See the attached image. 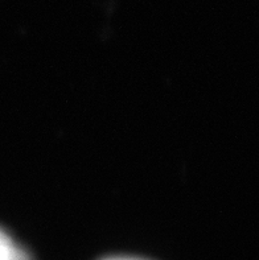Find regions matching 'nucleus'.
Returning a JSON list of instances; mask_svg holds the SVG:
<instances>
[{
    "mask_svg": "<svg viewBox=\"0 0 259 260\" xmlns=\"http://www.w3.org/2000/svg\"><path fill=\"white\" fill-rule=\"evenodd\" d=\"M0 255L8 260H30L24 251L20 250L3 231H0Z\"/></svg>",
    "mask_w": 259,
    "mask_h": 260,
    "instance_id": "nucleus-1",
    "label": "nucleus"
},
{
    "mask_svg": "<svg viewBox=\"0 0 259 260\" xmlns=\"http://www.w3.org/2000/svg\"><path fill=\"white\" fill-rule=\"evenodd\" d=\"M0 260H8V259H7V257H4V256H2V255H0Z\"/></svg>",
    "mask_w": 259,
    "mask_h": 260,
    "instance_id": "nucleus-2",
    "label": "nucleus"
},
{
    "mask_svg": "<svg viewBox=\"0 0 259 260\" xmlns=\"http://www.w3.org/2000/svg\"><path fill=\"white\" fill-rule=\"evenodd\" d=\"M112 260H126V259H112Z\"/></svg>",
    "mask_w": 259,
    "mask_h": 260,
    "instance_id": "nucleus-3",
    "label": "nucleus"
}]
</instances>
